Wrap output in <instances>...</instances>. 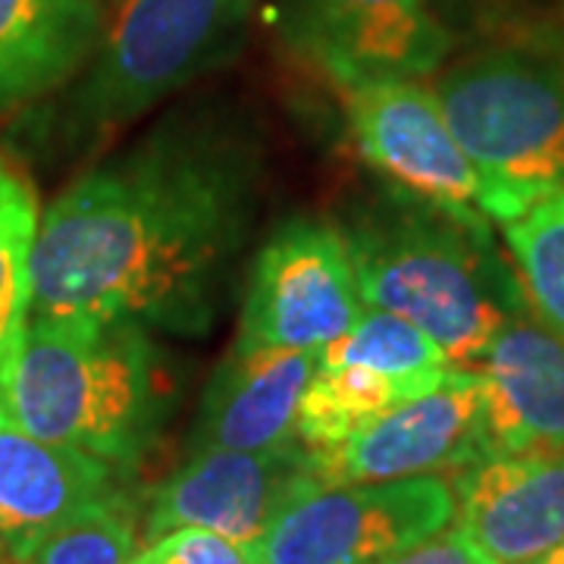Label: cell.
Listing matches in <instances>:
<instances>
[{
    "label": "cell",
    "mask_w": 564,
    "mask_h": 564,
    "mask_svg": "<svg viewBox=\"0 0 564 564\" xmlns=\"http://www.w3.org/2000/svg\"><path fill=\"white\" fill-rule=\"evenodd\" d=\"M261 198L263 141L236 113H170L41 214L29 321H129L202 339Z\"/></svg>",
    "instance_id": "1"
},
{
    "label": "cell",
    "mask_w": 564,
    "mask_h": 564,
    "mask_svg": "<svg viewBox=\"0 0 564 564\" xmlns=\"http://www.w3.org/2000/svg\"><path fill=\"white\" fill-rule=\"evenodd\" d=\"M176 380L129 321H25L0 364V411L25 433L132 470L158 443Z\"/></svg>",
    "instance_id": "2"
},
{
    "label": "cell",
    "mask_w": 564,
    "mask_h": 564,
    "mask_svg": "<svg viewBox=\"0 0 564 564\" xmlns=\"http://www.w3.org/2000/svg\"><path fill=\"white\" fill-rule=\"evenodd\" d=\"M343 236L364 304L414 323L462 370H474L496 333L527 307L489 226L402 192L364 207Z\"/></svg>",
    "instance_id": "3"
},
{
    "label": "cell",
    "mask_w": 564,
    "mask_h": 564,
    "mask_svg": "<svg viewBox=\"0 0 564 564\" xmlns=\"http://www.w3.org/2000/svg\"><path fill=\"white\" fill-rule=\"evenodd\" d=\"M436 98L480 176L489 223L564 192V47H480L445 69Z\"/></svg>",
    "instance_id": "4"
},
{
    "label": "cell",
    "mask_w": 564,
    "mask_h": 564,
    "mask_svg": "<svg viewBox=\"0 0 564 564\" xmlns=\"http://www.w3.org/2000/svg\"><path fill=\"white\" fill-rule=\"evenodd\" d=\"M251 3L113 0L73 120L88 135H110L214 73L239 51Z\"/></svg>",
    "instance_id": "5"
},
{
    "label": "cell",
    "mask_w": 564,
    "mask_h": 564,
    "mask_svg": "<svg viewBox=\"0 0 564 564\" xmlns=\"http://www.w3.org/2000/svg\"><path fill=\"white\" fill-rule=\"evenodd\" d=\"M443 477L317 486L245 552L251 564H380L455 521Z\"/></svg>",
    "instance_id": "6"
},
{
    "label": "cell",
    "mask_w": 564,
    "mask_h": 564,
    "mask_svg": "<svg viewBox=\"0 0 564 564\" xmlns=\"http://www.w3.org/2000/svg\"><path fill=\"white\" fill-rule=\"evenodd\" d=\"M239 348L321 351L364 314L343 229L289 220L258 248L239 311Z\"/></svg>",
    "instance_id": "7"
},
{
    "label": "cell",
    "mask_w": 564,
    "mask_h": 564,
    "mask_svg": "<svg viewBox=\"0 0 564 564\" xmlns=\"http://www.w3.org/2000/svg\"><path fill=\"white\" fill-rule=\"evenodd\" d=\"M345 117L361 158L392 192L489 226L484 185L452 135L443 104L417 79H370L345 88Z\"/></svg>",
    "instance_id": "8"
},
{
    "label": "cell",
    "mask_w": 564,
    "mask_h": 564,
    "mask_svg": "<svg viewBox=\"0 0 564 564\" xmlns=\"http://www.w3.org/2000/svg\"><path fill=\"white\" fill-rule=\"evenodd\" d=\"M323 486L383 484L430 477L492 458L486 436L484 380L477 370L452 367L430 392L389 408L345 443L311 455Z\"/></svg>",
    "instance_id": "9"
},
{
    "label": "cell",
    "mask_w": 564,
    "mask_h": 564,
    "mask_svg": "<svg viewBox=\"0 0 564 564\" xmlns=\"http://www.w3.org/2000/svg\"><path fill=\"white\" fill-rule=\"evenodd\" d=\"M317 486L323 484L314 474V458L299 440L261 452H195L154 492L144 511L141 545L182 527H202L248 549L289 505Z\"/></svg>",
    "instance_id": "10"
},
{
    "label": "cell",
    "mask_w": 564,
    "mask_h": 564,
    "mask_svg": "<svg viewBox=\"0 0 564 564\" xmlns=\"http://www.w3.org/2000/svg\"><path fill=\"white\" fill-rule=\"evenodd\" d=\"M285 32L339 88L421 79L452 51L430 0H285Z\"/></svg>",
    "instance_id": "11"
},
{
    "label": "cell",
    "mask_w": 564,
    "mask_h": 564,
    "mask_svg": "<svg viewBox=\"0 0 564 564\" xmlns=\"http://www.w3.org/2000/svg\"><path fill=\"white\" fill-rule=\"evenodd\" d=\"M455 521L492 564L564 545V452L492 455L455 477Z\"/></svg>",
    "instance_id": "12"
},
{
    "label": "cell",
    "mask_w": 564,
    "mask_h": 564,
    "mask_svg": "<svg viewBox=\"0 0 564 564\" xmlns=\"http://www.w3.org/2000/svg\"><path fill=\"white\" fill-rule=\"evenodd\" d=\"M474 370L484 380L492 455L564 452V339L530 304L496 333Z\"/></svg>",
    "instance_id": "13"
},
{
    "label": "cell",
    "mask_w": 564,
    "mask_h": 564,
    "mask_svg": "<svg viewBox=\"0 0 564 564\" xmlns=\"http://www.w3.org/2000/svg\"><path fill=\"white\" fill-rule=\"evenodd\" d=\"M314 370L317 351L232 345L207 380L188 433V455L207 448L261 452L292 443Z\"/></svg>",
    "instance_id": "14"
},
{
    "label": "cell",
    "mask_w": 564,
    "mask_h": 564,
    "mask_svg": "<svg viewBox=\"0 0 564 564\" xmlns=\"http://www.w3.org/2000/svg\"><path fill=\"white\" fill-rule=\"evenodd\" d=\"M120 467L25 433L0 411V558L120 492Z\"/></svg>",
    "instance_id": "15"
},
{
    "label": "cell",
    "mask_w": 564,
    "mask_h": 564,
    "mask_svg": "<svg viewBox=\"0 0 564 564\" xmlns=\"http://www.w3.org/2000/svg\"><path fill=\"white\" fill-rule=\"evenodd\" d=\"M101 29V0H0V110L66 85Z\"/></svg>",
    "instance_id": "16"
},
{
    "label": "cell",
    "mask_w": 564,
    "mask_h": 564,
    "mask_svg": "<svg viewBox=\"0 0 564 564\" xmlns=\"http://www.w3.org/2000/svg\"><path fill=\"white\" fill-rule=\"evenodd\" d=\"M408 399L417 395H411L402 383H395L380 370H370L361 364H339V367L317 364L299 404L295 440L311 455H321L345 443L364 423H370Z\"/></svg>",
    "instance_id": "17"
},
{
    "label": "cell",
    "mask_w": 564,
    "mask_h": 564,
    "mask_svg": "<svg viewBox=\"0 0 564 564\" xmlns=\"http://www.w3.org/2000/svg\"><path fill=\"white\" fill-rule=\"evenodd\" d=\"M317 364H361L402 383L411 395H423L452 370V364L423 329L389 311H364L358 323L336 343L317 351Z\"/></svg>",
    "instance_id": "18"
},
{
    "label": "cell",
    "mask_w": 564,
    "mask_h": 564,
    "mask_svg": "<svg viewBox=\"0 0 564 564\" xmlns=\"http://www.w3.org/2000/svg\"><path fill=\"white\" fill-rule=\"evenodd\" d=\"M139 545V505L120 489L41 533L20 552L3 555V564H132Z\"/></svg>",
    "instance_id": "19"
},
{
    "label": "cell",
    "mask_w": 564,
    "mask_h": 564,
    "mask_svg": "<svg viewBox=\"0 0 564 564\" xmlns=\"http://www.w3.org/2000/svg\"><path fill=\"white\" fill-rule=\"evenodd\" d=\"M502 229L530 311L564 339V192L533 204Z\"/></svg>",
    "instance_id": "20"
},
{
    "label": "cell",
    "mask_w": 564,
    "mask_h": 564,
    "mask_svg": "<svg viewBox=\"0 0 564 564\" xmlns=\"http://www.w3.org/2000/svg\"><path fill=\"white\" fill-rule=\"evenodd\" d=\"M39 202L29 180L0 154V364L25 329Z\"/></svg>",
    "instance_id": "21"
},
{
    "label": "cell",
    "mask_w": 564,
    "mask_h": 564,
    "mask_svg": "<svg viewBox=\"0 0 564 564\" xmlns=\"http://www.w3.org/2000/svg\"><path fill=\"white\" fill-rule=\"evenodd\" d=\"M132 564H251L245 545L202 527H182L144 545Z\"/></svg>",
    "instance_id": "22"
},
{
    "label": "cell",
    "mask_w": 564,
    "mask_h": 564,
    "mask_svg": "<svg viewBox=\"0 0 564 564\" xmlns=\"http://www.w3.org/2000/svg\"><path fill=\"white\" fill-rule=\"evenodd\" d=\"M380 564H492L458 527H445L436 536L404 549Z\"/></svg>",
    "instance_id": "23"
},
{
    "label": "cell",
    "mask_w": 564,
    "mask_h": 564,
    "mask_svg": "<svg viewBox=\"0 0 564 564\" xmlns=\"http://www.w3.org/2000/svg\"><path fill=\"white\" fill-rule=\"evenodd\" d=\"M524 564H564V545H555V549H549L545 555H540V558H533V562H524Z\"/></svg>",
    "instance_id": "24"
}]
</instances>
